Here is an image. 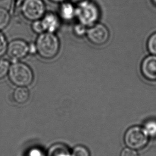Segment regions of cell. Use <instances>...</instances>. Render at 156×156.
<instances>
[{
  "label": "cell",
  "mask_w": 156,
  "mask_h": 156,
  "mask_svg": "<svg viewBox=\"0 0 156 156\" xmlns=\"http://www.w3.org/2000/svg\"><path fill=\"white\" fill-rule=\"evenodd\" d=\"M35 43L37 54L42 58L51 59L58 54L60 41L55 33L44 32L39 34Z\"/></svg>",
  "instance_id": "cell-1"
},
{
  "label": "cell",
  "mask_w": 156,
  "mask_h": 156,
  "mask_svg": "<svg viewBox=\"0 0 156 156\" xmlns=\"http://www.w3.org/2000/svg\"><path fill=\"white\" fill-rule=\"evenodd\" d=\"M8 76L10 82L17 87H28L34 80L32 69L20 61L12 62Z\"/></svg>",
  "instance_id": "cell-2"
},
{
  "label": "cell",
  "mask_w": 156,
  "mask_h": 156,
  "mask_svg": "<svg viewBox=\"0 0 156 156\" xmlns=\"http://www.w3.org/2000/svg\"><path fill=\"white\" fill-rule=\"evenodd\" d=\"M76 8V18L79 23L86 27L93 26L100 18V9L90 0L77 5Z\"/></svg>",
  "instance_id": "cell-3"
},
{
  "label": "cell",
  "mask_w": 156,
  "mask_h": 156,
  "mask_svg": "<svg viewBox=\"0 0 156 156\" xmlns=\"http://www.w3.org/2000/svg\"><path fill=\"white\" fill-rule=\"evenodd\" d=\"M149 136L143 127L133 126L126 131L124 136V142L127 147L133 149H142L149 142Z\"/></svg>",
  "instance_id": "cell-4"
},
{
  "label": "cell",
  "mask_w": 156,
  "mask_h": 156,
  "mask_svg": "<svg viewBox=\"0 0 156 156\" xmlns=\"http://www.w3.org/2000/svg\"><path fill=\"white\" fill-rule=\"evenodd\" d=\"M20 12L30 21L41 20L46 13V7L43 0H24Z\"/></svg>",
  "instance_id": "cell-5"
},
{
  "label": "cell",
  "mask_w": 156,
  "mask_h": 156,
  "mask_svg": "<svg viewBox=\"0 0 156 156\" xmlns=\"http://www.w3.org/2000/svg\"><path fill=\"white\" fill-rule=\"evenodd\" d=\"M6 53L12 62L20 61L29 54L28 44L21 39L13 40L8 44Z\"/></svg>",
  "instance_id": "cell-6"
},
{
  "label": "cell",
  "mask_w": 156,
  "mask_h": 156,
  "mask_svg": "<svg viewBox=\"0 0 156 156\" xmlns=\"http://www.w3.org/2000/svg\"><path fill=\"white\" fill-rule=\"evenodd\" d=\"M86 35L89 41L98 46L105 44L110 37L108 29L102 24H96L90 27Z\"/></svg>",
  "instance_id": "cell-7"
},
{
  "label": "cell",
  "mask_w": 156,
  "mask_h": 156,
  "mask_svg": "<svg viewBox=\"0 0 156 156\" xmlns=\"http://www.w3.org/2000/svg\"><path fill=\"white\" fill-rule=\"evenodd\" d=\"M141 69L144 78L150 81L156 80V55L146 57L142 62Z\"/></svg>",
  "instance_id": "cell-8"
},
{
  "label": "cell",
  "mask_w": 156,
  "mask_h": 156,
  "mask_svg": "<svg viewBox=\"0 0 156 156\" xmlns=\"http://www.w3.org/2000/svg\"><path fill=\"white\" fill-rule=\"evenodd\" d=\"M41 20L45 32L55 33L60 28L61 18L54 12H46Z\"/></svg>",
  "instance_id": "cell-9"
},
{
  "label": "cell",
  "mask_w": 156,
  "mask_h": 156,
  "mask_svg": "<svg viewBox=\"0 0 156 156\" xmlns=\"http://www.w3.org/2000/svg\"><path fill=\"white\" fill-rule=\"evenodd\" d=\"M76 8L71 2L61 3L59 8L58 16L65 22H70L76 18Z\"/></svg>",
  "instance_id": "cell-10"
},
{
  "label": "cell",
  "mask_w": 156,
  "mask_h": 156,
  "mask_svg": "<svg viewBox=\"0 0 156 156\" xmlns=\"http://www.w3.org/2000/svg\"><path fill=\"white\" fill-rule=\"evenodd\" d=\"M47 156H71V151L63 143H56L48 150Z\"/></svg>",
  "instance_id": "cell-11"
},
{
  "label": "cell",
  "mask_w": 156,
  "mask_h": 156,
  "mask_svg": "<svg viewBox=\"0 0 156 156\" xmlns=\"http://www.w3.org/2000/svg\"><path fill=\"white\" fill-rule=\"evenodd\" d=\"M30 92L27 87H17L12 94L14 101L18 104H24L28 101Z\"/></svg>",
  "instance_id": "cell-12"
},
{
  "label": "cell",
  "mask_w": 156,
  "mask_h": 156,
  "mask_svg": "<svg viewBox=\"0 0 156 156\" xmlns=\"http://www.w3.org/2000/svg\"><path fill=\"white\" fill-rule=\"evenodd\" d=\"M11 14L7 9L0 7V31L9 25L11 20Z\"/></svg>",
  "instance_id": "cell-13"
},
{
  "label": "cell",
  "mask_w": 156,
  "mask_h": 156,
  "mask_svg": "<svg viewBox=\"0 0 156 156\" xmlns=\"http://www.w3.org/2000/svg\"><path fill=\"white\" fill-rule=\"evenodd\" d=\"M144 129L149 137H156V120H150L145 122Z\"/></svg>",
  "instance_id": "cell-14"
},
{
  "label": "cell",
  "mask_w": 156,
  "mask_h": 156,
  "mask_svg": "<svg viewBox=\"0 0 156 156\" xmlns=\"http://www.w3.org/2000/svg\"><path fill=\"white\" fill-rule=\"evenodd\" d=\"M23 1L24 0H11L9 11L11 15L16 16L20 12L21 13L20 9Z\"/></svg>",
  "instance_id": "cell-15"
},
{
  "label": "cell",
  "mask_w": 156,
  "mask_h": 156,
  "mask_svg": "<svg viewBox=\"0 0 156 156\" xmlns=\"http://www.w3.org/2000/svg\"><path fill=\"white\" fill-rule=\"evenodd\" d=\"M71 156H90V152L85 146L78 145L72 150Z\"/></svg>",
  "instance_id": "cell-16"
},
{
  "label": "cell",
  "mask_w": 156,
  "mask_h": 156,
  "mask_svg": "<svg viewBox=\"0 0 156 156\" xmlns=\"http://www.w3.org/2000/svg\"><path fill=\"white\" fill-rule=\"evenodd\" d=\"M10 64L5 59L0 58V80L8 75Z\"/></svg>",
  "instance_id": "cell-17"
},
{
  "label": "cell",
  "mask_w": 156,
  "mask_h": 156,
  "mask_svg": "<svg viewBox=\"0 0 156 156\" xmlns=\"http://www.w3.org/2000/svg\"><path fill=\"white\" fill-rule=\"evenodd\" d=\"M147 47L151 54L156 55V32L152 34L148 39Z\"/></svg>",
  "instance_id": "cell-18"
},
{
  "label": "cell",
  "mask_w": 156,
  "mask_h": 156,
  "mask_svg": "<svg viewBox=\"0 0 156 156\" xmlns=\"http://www.w3.org/2000/svg\"><path fill=\"white\" fill-rule=\"evenodd\" d=\"M8 41L5 34L0 31V58L7 52Z\"/></svg>",
  "instance_id": "cell-19"
},
{
  "label": "cell",
  "mask_w": 156,
  "mask_h": 156,
  "mask_svg": "<svg viewBox=\"0 0 156 156\" xmlns=\"http://www.w3.org/2000/svg\"><path fill=\"white\" fill-rule=\"evenodd\" d=\"M31 28L33 32L37 34H41L42 33L45 32L41 20L33 21L31 25Z\"/></svg>",
  "instance_id": "cell-20"
},
{
  "label": "cell",
  "mask_w": 156,
  "mask_h": 156,
  "mask_svg": "<svg viewBox=\"0 0 156 156\" xmlns=\"http://www.w3.org/2000/svg\"><path fill=\"white\" fill-rule=\"evenodd\" d=\"M86 27V26L80 23L76 24L73 27V32L74 34L79 37H83L84 35L86 34L87 31Z\"/></svg>",
  "instance_id": "cell-21"
},
{
  "label": "cell",
  "mask_w": 156,
  "mask_h": 156,
  "mask_svg": "<svg viewBox=\"0 0 156 156\" xmlns=\"http://www.w3.org/2000/svg\"><path fill=\"white\" fill-rule=\"evenodd\" d=\"M26 156H47V154L40 148L34 147L28 150Z\"/></svg>",
  "instance_id": "cell-22"
},
{
  "label": "cell",
  "mask_w": 156,
  "mask_h": 156,
  "mask_svg": "<svg viewBox=\"0 0 156 156\" xmlns=\"http://www.w3.org/2000/svg\"><path fill=\"white\" fill-rule=\"evenodd\" d=\"M120 156H139V154L136 150L127 147L122 150Z\"/></svg>",
  "instance_id": "cell-23"
},
{
  "label": "cell",
  "mask_w": 156,
  "mask_h": 156,
  "mask_svg": "<svg viewBox=\"0 0 156 156\" xmlns=\"http://www.w3.org/2000/svg\"><path fill=\"white\" fill-rule=\"evenodd\" d=\"M28 52L29 54L35 55L37 54V47L35 43L28 44Z\"/></svg>",
  "instance_id": "cell-24"
},
{
  "label": "cell",
  "mask_w": 156,
  "mask_h": 156,
  "mask_svg": "<svg viewBox=\"0 0 156 156\" xmlns=\"http://www.w3.org/2000/svg\"><path fill=\"white\" fill-rule=\"evenodd\" d=\"M88 1H89V0H70V2L72 3L73 5H77L81 3L85 2Z\"/></svg>",
  "instance_id": "cell-25"
},
{
  "label": "cell",
  "mask_w": 156,
  "mask_h": 156,
  "mask_svg": "<svg viewBox=\"0 0 156 156\" xmlns=\"http://www.w3.org/2000/svg\"><path fill=\"white\" fill-rule=\"evenodd\" d=\"M52 2L57 3H61L64 1H66V0H50Z\"/></svg>",
  "instance_id": "cell-26"
},
{
  "label": "cell",
  "mask_w": 156,
  "mask_h": 156,
  "mask_svg": "<svg viewBox=\"0 0 156 156\" xmlns=\"http://www.w3.org/2000/svg\"><path fill=\"white\" fill-rule=\"evenodd\" d=\"M152 1H153V2H154V4L156 5V0H152Z\"/></svg>",
  "instance_id": "cell-27"
}]
</instances>
